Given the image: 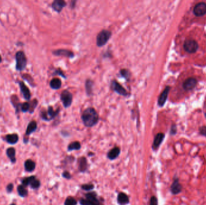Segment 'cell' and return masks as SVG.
Instances as JSON below:
<instances>
[{
  "mask_svg": "<svg viewBox=\"0 0 206 205\" xmlns=\"http://www.w3.org/2000/svg\"><path fill=\"white\" fill-rule=\"evenodd\" d=\"M24 167H25V170L27 171L28 172L33 171L35 169L36 167L35 162L32 160H28L24 163Z\"/></svg>",
  "mask_w": 206,
  "mask_h": 205,
  "instance_id": "19",
  "label": "cell"
},
{
  "mask_svg": "<svg viewBox=\"0 0 206 205\" xmlns=\"http://www.w3.org/2000/svg\"><path fill=\"white\" fill-rule=\"evenodd\" d=\"M120 154V149L119 148H115L111 150L107 155V157L110 160H113L117 158Z\"/></svg>",
  "mask_w": 206,
  "mask_h": 205,
  "instance_id": "21",
  "label": "cell"
},
{
  "mask_svg": "<svg viewBox=\"0 0 206 205\" xmlns=\"http://www.w3.org/2000/svg\"><path fill=\"white\" fill-rule=\"evenodd\" d=\"M164 138H165V134L163 133H158L156 135L152 144L153 149L157 150L158 148H159V146L162 144L163 140H164Z\"/></svg>",
  "mask_w": 206,
  "mask_h": 205,
  "instance_id": "14",
  "label": "cell"
},
{
  "mask_svg": "<svg viewBox=\"0 0 206 205\" xmlns=\"http://www.w3.org/2000/svg\"><path fill=\"white\" fill-rule=\"evenodd\" d=\"M92 86H93L92 81L91 80H87L86 82V92L89 95L92 93Z\"/></svg>",
  "mask_w": 206,
  "mask_h": 205,
  "instance_id": "30",
  "label": "cell"
},
{
  "mask_svg": "<svg viewBox=\"0 0 206 205\" xmlns=\"http://www.w3.org/2000/svg\"><path fill=\"white\" fill-rule=\"evenodd\" d=\"M50 86L51 88L54 89V90H58V89H59L62 86L61 80L57 78H53L50 81Z\"/></svg>",
  "mask_w": 206,
  "mask_h": 205,
  "instance_id": "20",
  "label": "cell"
},
{
  "mask_svg": "<svg viewBox=\"0 0 206 205\" xmlns=\"http://www.w3.org/2000/svg\"><path fill=\"white\" fill-rule=\"evenodd\" d=\"M6 141L8 143L10 144H16L18 141L19 136L17 134H8L6 136Z\"/></svg>",
  "mask_w": 206,
  "mask_h": 205,
  "instance_id": "17",
  "label": "cell"
},
{
  "mask_svg": "<svg viewBox=\"0 0 206 205\" xmlns=\"http://www.w3.org/2000/svg\"><path fill=\"white\" fill-rule=\"evenodd\" d=\"M111 87H112L113 90H114L115 92H117L120 95L124 96H128V92H127L125 89L121 86L120 84H119L118 82L116 81L115 80L112 81V84H111Z\"/></svg>",
  "mask_w": 206,
  "mask_h": 205,
  "instance_id": "9",
  "label": "cell"
},
{
  "mask_svg": "<svg viewBox=\"0 0 206 205\" xmlns=\"http://www.w3.org/2000/svg\"><path fill=\"white\" fill-rule=\"evenodd\" d=\"M30 108V103H28V102H24V103H21V105H20V108H21V111H23L24 113L29 111Z\"/></svg>",
  "mask_w": 206,
  "mask_h": 205,
  "instance_id": "28",
  "label": "cell"
},
{
  "mask_svg": "<svg viewBox=\"0 0 206 205\" xmlns=\"http://www.w3.org/2000/svg\"><path fill=\"white\" fill-rule=\"evenodd\" d=\"M170 90H171V87L170 86H166L164 89V90H163L162 93L160 94L159 98L158 99V105L160 107H162L163 106H164V105L165 104L167 101L168 94L169 93H170Z\"/></svg>",
  "mask_w": 206,
  "mask_h": 205,
  "instance_id": "10",
  "label": "cell"
},
{
  "mask_svg": "<svg viewBox=\"0 0 206 205\" xmlns=\"http://www.w3.org/2000/svg\"><path fill=\"white\" fill-rule=\"evenodd\" d=\"M35 177L34 176H31V177H26L22 181V183L24 187H27L28 185H30V183L33 179H34Z\"/></svg>",
  "mask_w": 206,
  "mask_h": 205,
  "instance_id": "29",
  "label": "cell"
},
{
  "mask_svg": "<svg viewBox=\"0 0 206 205\" xmlns=\"http://www.w3.org/2000/svg\"><path fill=\"white\" fill-rule=\"evenodd\" d=\"M10 205H16L15 204H13V203H12V204H10Z\"/></svg>",
  "mask_w": 206,
  "mask_h": 205,
  "instance_id": "43",
  "label": "cell"
},
{
  "mask_svg": "<svg viewBox=\"0 0 206 205\" xmlns=\"http://www.w3.org/2000/svg\"><path fill=\"white\" fill-rule=\"evenodd\" d=\"M204 115H205V118H206V113H205V114H204Z\"/></svg>",
  "mask_w": 206,
  "mask_h": 205,
  "instance_id": "44",
  "label": "cell"
},
{
  "mask_svg": "<svg viewBox=\"0 0 206 205\" xmlns=\"http://www.w3.org/2000/svg\"><path fill=\"white\" fill-rule=\"evenodd\" d=\"M86 199L91 202L93 205H99V202L97 197V194L94 192H89L86 195Z\"/></svg>",
  "mask_w": 206,
  "mask_h": 205,
  "instance_id": "16",
  "label": "cell"
},
{
  "mask_svg": "<svg viewBox=\"0 0 206 205\" xmlns=\"http://www.w3.org/2000/svg\"><path fill=\"white\" fill-rule=\"evenodd\" d=\"M118 202L120 204H127L129 203V197L125 194L121 192L118 196Z\"/></svg>",
  "mask_w": 206,
  "mask_h": 205,
  "instance_id": "22",
  "label": "cell"
},
{
  "mask_svg": "<svg viewBox=\"0 0 206 205\" xmlns=\"http://www.w3.org/2000/svg\"><path fill=\"white\" fill-rule=\"evenodd\" d=\"M59 110L57 109V111H54L53 108L52 107H49L48 110L46 111H44L41 112L40 116L42 119H44L46 121H50L52 119H53L57 114L59 113Z\"/></svg>",
  "mask_w": 206,
  "mask_h": 205,
  "instance_id": "5",
  "label": "cell"
},
{
  "mask_svg": "<svg viewBox=\"0 0 206 205\" xmlns=\"http://www.w3.org/2000/svg\"><path fill=\"white\" fill-rule=\"evenodd\" d=\"M66 3L63 0H55V1L52 3V8L53 9L54 11L59 13L62 11L63 7L66 6Z\"/></svg>",
  "mask_w": 206,
  "mask_h": 205,
  "instance_id": "13",
  "label": "cell"
},
{
  "mask_svg": "<svg viewBox=\"0 0 206 205\" xmlns=\"http://www.w3.org/2000/svg\"><path fill=\"white\" fill-rule=\"evenodd\" d=\"M177 132V126L174 124L172 125V127L171 128V130H170V134L171 135H176Z\"/></svg>",
  "mask_w": 206,
  "mask_h": 205,
  "instance_id": "36",
  "label": "cell"
},
{
  "mask_svg": "<svg viewBox=\"0 0 206 205\" xmlns=\"http://www.w3.org/2000/svg\"><path fill=\"white\" fill-rule=\"evenodd\" d=\"M197 80L195 78L190 77L187 78L183 83V87L186 91L192 90L196 87L197 84Z\"/></svg>",
  "mask_w": 206,
  "mask_h": 205,
  "instance_id": "8",
  "label": "cell"
},
{
  "mask_svg": "<svg viewBox=\"0 0 206 205\" xmlns=\"http://www.w3.org/2000/svg\"><path fill=\"white\" fill-rule=\"evenodd\" d=\"M150 205H158V201L156 197L152 196L150 200Z\"/></svg>",
  "mask_w": 206,
  "mask_h": 205,
  "instance_id": "39",
  "label": "cell"
},
{
  "mask_svg": "<svg viewBox=\"0 0 206 205\" xmlns=\"http://www.w3.org/2000/svg\"><path fill=\"white\" fill-rule=\"evenodd\" d=\"M81 119L84 125L87 127H92L97 124L99 120V115L93 108H87L83 111Z\"/></svg>",
  "mask_w": 206,
  "mask_h": 205,
  "instance_id": "1",
  "label": "cell"
},
{
  "mask_svg": "<svg viewBox=\"0 0 206 205\" xmlns=\"http://www.w3.org/2000/svg\"><path fill=\"white\" fill-rule=\"evenodd\" d=\"M62 175H63V177H65V178H66V179H70V178H71V175L70 174V173H68V172H67V171L63 172Z\"/></svg>",
  "mask_w": 206,
  "mask_h": 205,
  "instance_id": "40",
  "label": "cell"
},
{
  "mask_svg": "<svg viewBox=\"0 0 206 205\" xmlns=\"http://www.w3.org/2000/svg\"><path fill=\"white\" fill-rule=\"evenodd\" d=\"M40 183L39 181L36 179H33L32 181H31V182L30 183L31 187L33 189L38 188L40 187Z\"/></svg>",
  "mask_w": 206,
  "mask_h": 205,
  "instance_id": "32",
  "label": "cell"
},
{
  "mask_svg": "<svg viewBox=\"0 0 206 205\" xmlns=\"http://www.w3.org/2000/svg\"><path fill=\"white\" fill-rule=\"evenodd\" d=\"M53 54L57 56H65L68 58H72L74 57L73 52L66 49H58L53 51Z\"/></svg>",
  "mask_w": 206,
  "mask_h": 205,
  "instance_id": "15",
  "label": "cell"
},
{
  "mask_svg": "<svg viewBox=\"0 0 206 205\" xmlns=\"http://www.w3.org/2000/svg\"><path fill=\"white\" fill-rule=\"evenodd\" d=\"M199 134L206 137V126H203V127H200L199 129Z\"/></svg>",
  "mask_w": 206,
  "mask_h": 205,
  "instance_id": "37",
  "label": "cell"
},
{
  "mask_svg": "<svg viewBox=\"0 0 206 205\" xmlns=\"http://www.w3.org/2000/svg\"><path fill=\"white\" fill-rule=\"evenodd\" d=\"M1 61H2V57H1V55H0V63H1Z\"/></svg>",
  "mask_w": 206,
  "mask_h": 205,
  "instance_id": "42",
  "label": "cell"
},
{
  "mask_svg": "<svg viewBox=\"0 0 206 205\" xmlns=\"http://www.w3.org/2000/svg\"><path fill=\"white\" fill-rule=\"evenodd\" d=\"M112 36L111 31L103 30L101 32H99L97 37V45L99 47H101L107 44L108 40Z\"/></svg>",
  "mask_w": 206,
  "mask_h": 205,
  "instance_id": "3",
  "label": "cell"
},
{
  "mask_svg": "<svg viewBox=\"0 0 206 205\" xmlns=\"http://www.w3.org/2000/svg\"><path fill=\"white\" fill-rule=\"evenodd\" d=\"M183 48L189 54H193L196 52L199 48L198 44L193 39H187L184 42Z\"/></svg>",
  "mask_w": 206,
  "mask_h": 205,
  "instance_id": "4",
  "label": "cell"
},
{
  "mask_svg": "<svg viewBox=\"0 0 206 205\" xmlns=\"http://www.w3.org/2000/svg\"><path fill=\"white\" fill-rule=\"evenodd\" d=\"M81 205H93L91 202L87 199H81L80 202Z\"/></svg>",
  "mask_w": 206,
  "mask_h": 205,
  "instance_id": "38",
  "label": "cell"
},
{
  "mask_svg": "<svg viewBox=\"0 0 206 205\" xmlns=\"http://www.w3.org/2000/svg\"><path fill=\"white\" fill-rule=\"evenodd\" d=\"M19 84L20 90L21 91V93L23 94L24 99L27 100V101H29L31 98V93L30 92L29 88L25 84V83L23 81H20L19 82Z\"/></svg>",
  "mask_w": 206,
  "mask_h": 205,
  "instance_id": "12",
  "label": "cell"
},
{
  "mask_svg": "<svg viewBox=\"0 0 206 205\" xmlns=\"http://www.w3.org/2000/svg\"><path fill=\"white\" fill-rule=\"evenodd\" d=\"M18 192L21 197H26L28 194V191L23 185H19L18 187Z\"/></svg>",
  "mask_w": 206,
  "mask_h": 205,
  "instance_id": "27",
  "label": "cell"
},
{
  "mask_svg": "<svg viewBox=\"0 0 206 205\" xmlns=\"http://www.w3.org/2000/svg\"><path fill=\"white\" fill-rule=\"evenodd\" d=\"M60 99L64 107L68 108L71 106L72 102V95L70 92L68 90L63 91L61 93Z\"/></svg>",
  "mask_w": 206,
  "mask_h": 205,
  "instance_id": "6",
  "label": "cell"
},
{
  "mask_svg": "<svg viewBox=\"0 0 206 205\" xmlns=\"http://www.w3.org/2000/svg\"><path fill=\"white\" fill-rule=\"evenodd\" d=\"M37 105H38V101H37L36 99H34V101H33L30 103V113H32L34 111V108L36 107Z\"/></svg>",
  "mask_w": 206,
  "mask_h": 205,
  "instance_id": "34",
  "label": "cell"
},
{
  "mask_svg": "<svg viewBox=\"0 0 206 205\" xmlns=\"http://www.w3.org/2000/svg\"><path fill=\"white\" fill-rule=\"evenodd\" d=\"M16 69L18 71H24L27 64V59L24 52L19 51L16 54Z\"/></svg>",
  "mask_w": 206,
  "mask_h": 205,
  "instance_id": "2",
  "label": "cell"
},
{
  "mask_svg": "<svg viewBox=\"0 0 206 205\" xmlns=\"http://www.w3.org/2000/svg\"><path fill=\"white\" fill-rule=\"evenodd\" d=\"M94 186L92 184H84V185H83L81 186V188L84 190L86 191H90L92 190V189H93Z\"/></svg>",
  "mask_w": 206,
  "mask_h": 205,
  "instance_id": "35",
  "label": "cell"
},
{
  "mask_svg": "<svg viewBox=\"0 0 206 205\" xmlns=\"http://www.w3.org/2000/svg\"><path fill=\"white\" fill-rule=\"evenodd\" d=\"M6 154L7 156L9 157V158L11 160V161L12 162H15L16 161V152H15V149L13 148H8L7 149L6 151Z\"/></svg>",
  "mask_w": 206,
  "mask_h": 205,
  "instance_id": "24",
  "label": "cell"
},
{
  "mask_svg": "<svg viewBox=\"0 0 206 205\" xmlns=\"http://www.w3.org/2000/svg\"><path fill=\"white\" fill-rule=\"evenodd\" d=\"M79 162V169L81 171H85L87 169V162L85 158L82 157L80 158Z\"/></svg>",
  "mask_w": 206,
  "mask_h": 205,
  "instance_id": "23",
  "label": "cell"
},
{
  "mask_svg": "<svg viewBox=\"0 0 206 205\" xmlns=\"http://www.w3.org/2000/svg\"><path fill=\"white\" fill-rule=\"evenodd\" d=\"M183 187L179 182L178 178L174 179V180L171 186V191L174 195H177L180 193L182 191Z\"/></svg>",
  "mask_w": 206,
  "mask_h": 205,
  "instance_id": "11",
  "label": "cell"
},
{
  "mask_svg": "<svg viewBox=\"0 0 206 205\" xmlns=\"http://www.w3.org/2000/svg\"><path fill=\"white\" fill-rule=\"evenodd\" d=\"M81 148V144L78 141L72 142L70 145L68 146V150L69 151H72V150H77L80 149Z\"/></svg>",
  "mask_w": 206,
  "mask_h": 205,
  "instance_id": "25",
  "label": "cell"
},
{
  "mask_svg": "<svg viewBox=\"0 0 206 205\" xmlns=\"http://www.w3.org/2000/svg\"><path fill=\"white\" fill-rule=\"evenodd\" d=\"M13 184H12V183L9 184V185H7V192H12V190H13Z\"/></svg>",
  "mask_w": 206,
  "mask_h": 205,
  "instance_id": "41",
  "label": "cell"
},
{
  "mask_svg": "<svg viewBox=\"0 0 206 205\" xmlns=\"http://www.w3.org/2000/svg\"><path fill=\"white\" fill-rule=\"evenodd\" d=\"M19 99L17 95H12L11 97V102L12 103L13 107L16 108V110L18 111L19 108L20 107L21 103L19 102Z\"/></svg>",
  "mask_w": 206,
  "mask_h": 205,
  "instance_id": "26",
  "label": "cell"
},
{
  "mask_svg": "<svg viewBox=\"0 0 206 205\" xmlns=\"http://www.w3.org/2000/svg\"><path fill=\"white\" fill-rule=\"evenodd\" d=\"M37 127H38V126H37V123L36 121L33 120L30 122L27 126V129H26V135H30L31 133L34 132L37 129Z\"/></svg>",
  "mask_w": 206,
  "mask_h": 205,
  "instance_id": "18",
  "label": "cell"
},
{
  "mask_svg": "<svg viewBox=\"0 0 206 205\" xmlns=\"http://www.w3.org/2000/svg\"><path fill=\"white\" fill-rule=\"evenodd\" d=\"M193 13L196 16H203L206 14V3L200 2L195 5L193 9Z\"/></svg>",
  "mask_w": 206,
  "mask_h": 205,
  "instance_id": "7",
  "label": "cell"
},
{
  "mask_svg": "<svg viewBox=\"0 0 206 205\" xmlns=\"http://www.w3.org/2000/svg\"><path fill=\"white\" fill-rule=\"evenodd\" d=\"M65 205H77V201L71 197H68L65 202Z\"/></svg>",
  "mask_w": 206,
  "mask_h": 205,
  "instance_id": "31",
  "label": "cell"
},
{
  "mask_svg": "<svg viewBox=\"0 0 206 205\" xmlns=\"http://www.w3.org/2000/svg\"><path fill=\"white\" fill-rule=\"evenodd\" d=\"M120 73H121V75H122V76L125 78L126 80H129V79L130 74V72L129 71H127V69H122V70H121Z\"/></svg>",
  "mask_w": 206,
  "mask_h": 205,
  "instance_id": "33",
  "label": "cell"
}]
</instances>
